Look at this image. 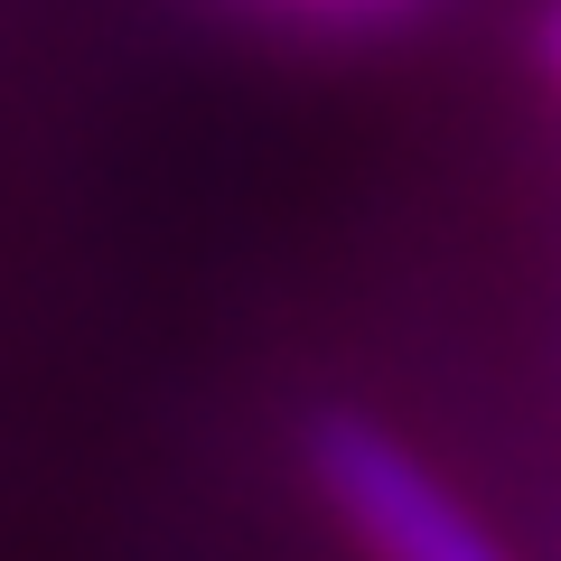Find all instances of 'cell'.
<instances>
[{
	"instance_id": "1",
	"label": "cell",
	"mask_w": 561,
	"mask_h": 561,
	"mask_svg": "<svg viewBox=\"0 0 561 561\" xmlns=\"http://www.w3.org/2000/svg\"><path fill=\"white\" fill-rule=\"evenodd\" d=\"M309 478L337 505V524L365 542V561H515L393 431H375L356 412L309 431Z\"/></svg>"
},
{
	"instance_id": "2",
	"label": "cell",
	"mask_w": 561,
	"mask_h": 561,
	"mask_svg": "<svg viewBox=\"0 0 561 561\" xmlns=\"http://www.w3.org/2000/svg\"><path fill=\"white\" fill-rule=\"evenodd\" d=\"M309 10H402V0H309Z\"/></svg>"
},
{
	"instance_id": "3",
	"label": "cell",
	"mask_w": 561,
	"mask_h": 561,
	"mask_svg": "<svg viewBox=\"0 0 561 561\" xmlns=\"http://www.w3.org/2000/svg\"><path fill=\"white\" fill-rule=\"evenodd\" d=\"M552 66H561V28H552Z\"/></svg>"
}]
</instances>
